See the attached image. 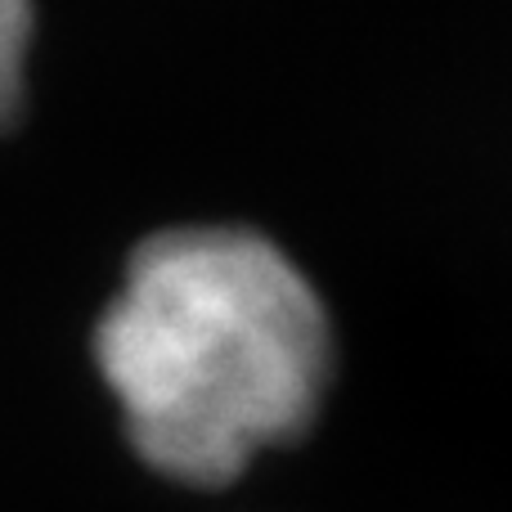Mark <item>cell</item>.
Masks as SVG:
<instances>
[{
	"mask_svg": "<svg viewBox=\"0 0 512 512\" xmlns=\"http://www.w3.org/2000/svg\"><path fill=\"white\" fill-rule=\"evenodd\" d=\"M95 360L135 454L180 486H221L310 427L333 378V328L274 239L189 225L131 256Z\"/></svg>",
	"mask_w": 512,
	"mask_h": 512,
	"instance_id": "6da1fadb",
	"label": "cell"
},
{
	"mask_svg": "<svg viewBox=\"0 0 512 512\" xmlns=\"http://www.w3.org/2000/svg\"><path fill=\"white\" fill-rule=\"evenodd\" d=\"M27 45H32V0H0V122L23 95Z\"/></svg>",
	"mask_w": 512,
	"mask_h": 512,
	"instance_id": "7a4b0ae2",
	"label": "cell"
}]
</instances>
